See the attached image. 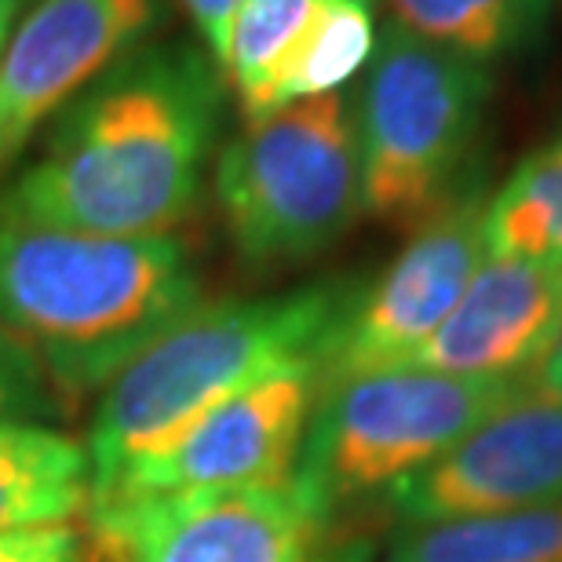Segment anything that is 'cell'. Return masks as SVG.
Segmentation results:
<instances>
[{"label":"cell","instance_id":"cell-1","mask_svg":"<svg viewBox=\"0 0 562 562\" xmlns=\"http://www.w3.org/2000/svg\"><path fill=\"white\" fill-rule=\"evenodd\" d=\"M227 77L190 41H146L52 121L0 194L37 227L161 238L194 216L216 150Z\"/></svg>","mask_w":562,"mask_h":562},{"label":"cell","instance_id":"cell-2","mask_svg":"<svg viewBox=\"0 0 562 562\" xmlns=\"http://www.w3.org/2000/svg\"><path fill=\"white\" fill-rule=\"evenodd\" d=\"M198 303L201 274L176 234L110 238L0 216V333L26 347L55 395L106 391Z\"/></svg>","mask_w":562,"mask_h":562},{"label":"cell","instance_id":"cell-3","mask_svg":"<svg viewBox=\"0 0 562 562\" xmlns=\"http://www.w3.org/2000/svg\"><path fill=\"white\" fill-rule=\"evenodd\" d=\"M355 292L358 281H311L278 296L201 300L106 384L85 446L92 493L223 398L292 366H322Z\"/></svg>","mask_w":562,"mask_h":562},{"label":"cell","instance_id":"cell-4","mask_svg":"<svg viewBox=\"0 0 562 562\" xmlns=\"http://www.w3.org/2000/svg\"><path fill=\"white\" fill-rule=\"evenodd\" d=\"M216 209L234 256L285 271L329 252L362 216L355 92H329L245 121L216 157Z\"/></svg>","mask_w":562,"mask_h":562},{"label":"cell","instance_id":"cell-5","mask_svg":"<svg viewBox=\"0 0 562 562\" xmlns=\"http://www.w3.org/2000/svg\"><path fill=\"white\" fill-rule=\"evenodd\" d=\"M490 99L493 70L384 19L355 92L362 216L417 231L457 198Z\"/></svg>","mask_w":562,"mask_h":562},{"label":"cell","instance_id":"cell-6","mask_svg":"<svg viewBox=\"0 0 562 562\" xmlns=\"http://www.w3.org/2000/svg\"><path fill=\"white\" fill-rule=\"evenodd\" d=\"M519 380L391 366L318 387L296 482L325 515L395 490L512 395Z\"/></svg>","mask_w":562,"mask_h":562},{"label":"cell","instance_id":"cell-7","mask_svg":"<svg viewBox=\"0 0 562 562\" xmlns=\"http://www.w3.org/2000/svg\"><path fill=\"white\" fill-rule=\"evenodd\" d=\"M85 515V541L110 562H325L329 526L296 475L278 486L103 497Z\"/></svg>","mask_w":562,"mask_h":562},{"label":"cell","instance_id":"cell-8","mask_svg":"<svg viewBox=\"0 0 562 562\" xmlns=\"http://www.w3.org/2000/svg\"><path fill=\"white\" fill-rule=\"evenodd\" d=\"M486 190L464 187L424 220L373 285H358L318 366V387L402 366L457 307L486 260Z\"/></svg>","mask_w":562,"mask_h":562},{"label":"cell","instance_id":"cell-9","mask_svg":"<svg viewBox=\"0 0 562 562\" xmlns=\"http://www.w3.org/2000/svg\"><path fill=\"white\" fill-rule=\"evenodd\" d=\"M314 402L318 366H292L267 376L201 413L154 453L125 464L103 490L92 493V501L289 482L296 475Z\"/></svg>","mask_w":562,"mask_h":562},{"label":"cell","instance_id":"cell-10","mask_svg":"<svg viewBox=\"0 0 562 562\" xmlns=\"http://www.w3.org/2000/svg\"><path fill=\"white\" fill-rule=\"evenodd\" d=\"M406 526L562 504V395L530 376L446 457L387 490Z\"/></svg>","mask_w":562,"mask_h":562},{"label":"cell","instance_id":"cell-11","mask_svg":"<svg viewBox=\"0 0 562 562\" xmlns=\"http://www.w3.org/2000/svg\"><path fill=\"white\" fill-rule=\"evenodd\" d=\"M161 15V0H33L0 55V179Z\"/></svg>","mask_w":562,"mask_h":562},{"label":"cell","instance_id":"cell-12","mask_svg":"<svg viewBox=\"0 0 562 562\" xmlns=\"http://www.w3.org/2000/svg\"><path fill=\"white\" fill-rule=\"evenodd\" d=\"M562 318V256H490L457 307L402 366L457 376H530Z\"/></svg>","mask_w":562,"mask_h":562},{"label":"cell","instance_id":"cell-13","mask_svg":"<svg viewBox=\"0 0 562 562\" xmlns=\"http://www.w3.org/2000/svg\"><path fill=\"white\" fill-rule=\"evenodd\" d=\"M92 501L88 449L30 420H0V533L74 522Z\"/></svg>","mask_w":562,"mask_h":562},{"label":"cell","instance_id":"cell-14","mask_svg":"<svg viewBox=\"0 0 562 562\" xmlns=\"http://www.w3.org/2000/svg\"><path fill=\"white\" fill-rule=\"evenodd\" d=\"M376 0H322L241 117L260 121L281 106L340 92L351 85L376 48Z\"/></svg>","mask_w":562,"mask_h":562},{"label":"cell","instance_id":"cell-15","mask_svg":"<svg viewBox=\"0 0 562 562\" xmlns=\"http://www.w3.org/2000/svg\"><path fill=\"white\" fill-rule=\"evenodd\" d=\"M387 22L475 66L519 59L544 41L552 0H376Z\"/></svg>","mask_w":562,"mask_h":562},{"label":"cell","instance_id":"cell-16","mask_svg":"<svg viewBox=\"0 0 562 562\" xmlns=\"http://www.w3.org/2000/svg\"><path fill=\"white\" fill-rule=\"evenodd\" d=\"M384 562H562V504L406 526Z\"/></svg>","mask_w":562,"mask_h":562},{"label":"cell","instance_id":"cell-17","mask_svg":"<svg viewBox=\"0 0 562 562\" xmlns=\"http://www.w3.org/2000/svg\"><path fill=\"white\" fill-rule=\"evenodd\" d=\"M486 252L562 256V139L526 157L486 201Z\"/></svg>","mask_w":562,"mask_h":562},{"label":"cell","instance_id":"cell-18","mask_svg":"<svg viewBox=\"0 0 562 562\" xmlns=\"http://www.w3.org/2000/svg\"><path fill=\"white\" fill-rule=\"evenodd\" d=\"M318 4L322 0H241L227 44V63H223V77L227 88H234L241 114L252 106V99L260 95L267 77L278 70Z\"/></svg>","mask_w":562,"mask_h":562},{"label":"cell","instance_id":"cell-19","mask_svg":"<svg viewBox=\"0 0 562 562\" xmlns=\"http://www.w3.org/2000/svg\"><path fill=\"white\" fill-rule=\"evenodd\" d=\"M55 406H59V395L52 391L41 366L33 362L26 347L0 333V420L52 413Z\"/></svg>","mask_w":562,"mask_h":562},{"label":"cell","instance_id":"cell-20","mask_svg":"<svg viewBox=\"0 0 562 562\" xmlns=\"http://www.w3.org/2000/svg\"><path fill=\"white\" fill-rule=\"evenodd\" d=\"M0 562H85V537L74 522L0 533Z\"/></svg>","mask_w":562,"mask_h":562},{"label":"cell","instance_id":"cell-21","mask_svg":"<svg viewBox=\"0 0 562 562\" xmlns=\"http://www.w3.org/2000/svg\"><path fill=\"white\" fill-rule=\"evenodd\" d=\"M176 4L187 11L190 26L198 30V37L205 44V52L212 55V63L223 70V63H227L231 30H234V19H238L241 0H176Z\"/></svg>","mask_w":562,"mask_h":562},{"label":"cell","instance_id":"cell-22","mask_svg":"<svg viewBox=\"0 0 562 562\" xmlns=\"http://www.w3.org/2000/svg\"><path fill=\"white\" fill-rule=\"evenodd\" d=\"M530 380H533V384L548 387V391H555V395H562V318H559V325H555L552 344L544 347L541 362L533 366Z\"/></svg>","mask_w":562,"mask_h":562},{"label":"cell","instance_id":"cell-23","mask_svg":"<svg viewBox=\"0 0 562 562\" xmlns=\"http://www.w3.org/2000/svg\"><path fill=\"white\" fill-rule=\"evenodd\" d=\"M30 4H33V0H0V55H4L11 30L19 26V19L26 15Z\"/></svg>","mask_w":562,"mask_h":562},{"label":"cell","instance_id":"cell-24","mask_svg":"<svg viewBox=\"0 0 562 562\" xmlns=\"http://www.w3.org/2000/svg\"><path fill=\"white\" fill-rule=\"evenodd\" d=\"M85 562H110V559H103V555H99V552H95V548H92V544H88V541H85Z\"/></svg>","mask_w":562,"mask_h":562},{"label":"cell","instance_id":"cell-25","mask_svg":"<svg viewBox=\"0 0 562 562\" xmlns=\"http://www.w3.org/2000/svg\"><path fill=\"white\" fill-rule=\"evenodd\" d=\"M325 562H362V555H358V552H344V555H333V559H325Z\"/></svg>","mask_w":562,"mask_h":562}]
</instances>
